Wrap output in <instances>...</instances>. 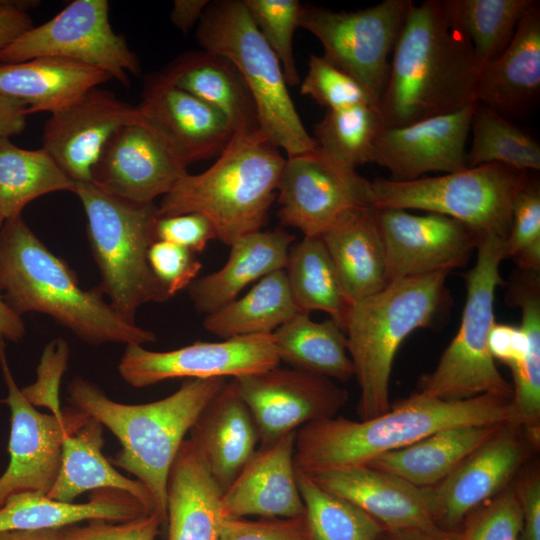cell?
Listing matches in <instances>:
<instances>
[{"label": "cell", "mask_w": 540, "mask_h": 540, "mask_svg": "<svg viewBox=\"0 0 540 540\" xmlns=\"http://www.w3.org/2000/svg\"><path fill=\"white\" fill-rule=\"evenodd\" d=\"M378 102L385 128L459 110L476 101L480 66L446 0L413 1Z\"/></svg>", "instance_id": "cell-1"}, {"label": "cell", "mask_w": 540, "mask_h": 540, "mask_svg": "<svg viewBox=\"0 0 540 540\" xmlns=\"http://www.w3.org/2000/svg\"><path fill=\"white\" fill-rule=\"evenodd\" d=\"M512 423L511 397L492 394L442 400L415 392L381 415L360 421L334 416L296 431V473L314 475L367 465L442 429Z\"/></svg>", "instance_id": "cell-2"}, {"label": "cell", "mask_w": 540, "mask_h": 540, "mask_svg": "<svg viewBox=\"0 0 540 540\" xmlns=\"http://www.w3.org/2000/svg\"><path fill=\"white\" fill-rule=\"evenodd\" d=\"M0 292L18 315L45 314L90 345L144 346L157 339L106 302L98 287L83 289L74 271L22 216L5 220L0 228Z\"/></svg>", "instance_id": "cell-3"}, {"label": "cell", "mask_w": 540, "mask_h": 540, "mask_svg": "<svg viewBox=\"0 0 540 540\" xmlns=\"http://www.w3.org/2000/svg\"><path fill=\"white\" fill-rule=\"evenodd\" d=\"M227 378L188 379L171 395L144 404L120 403L93 382L74 377L67 387L69 406L108 428L121 449L112 465L131 473L150 492L167 524V482L172 463L197 417Z\"/></svg>", "instance_id": "cell-4"}, {"label": "cell", "mask_w": 540, "mask_h": 540, "mask_svg": "<svg viewBox=\"0 0 540 540\" xmlns=\"http://www.w3.org/2000/svg\"><path fill=\"white\" fill-rule=\"evenodd\" d=\"M285 159L262 131L234 134L212 166L187 173L161 198L158 216L201 214L231 246L267 224Z\"/></svg>", "instance_id": "cell-5"}, {"label": "cell", "mask_w": 540, "mask_h": 540, "mask_svg": "<svg viewBox=\"0 0 540 540\" xmlns=\"http://www.w3.org/2000/svg\"><path fill=\"white\" fill-rule=\"evenodd\" d=\"M449 272L401 279L352 304L344 331L360 389L358 413L366 420L390 408L393 361L404 339L438 316L448 301Z\"/></svg>", "instance_id": "cell-6"}, {"label": "cell", "mask_w": 540, "mask_h": 540, "mask_svg": "<svg viewBox=\"0 0 540 540\" xmlns=\"http://www.w3.org/2000/svg\"><path fill=\"white\" fill-rule=\"evenodd\" d=\"M202 50L227 58L254 99L261 131L287 156L316 148L289 95L281 63L252 21L243 0L210 1L197 24Z\"/></svg>", "instance_id": "cell-7"}, {"label": "cell", "mask_w": 540, "mask_h": 540, "mask_svg": "<svg viewBox=\"0 0 540 540\" xmlns=\"http://www.w3.org/2000/svg\"><path fill=\"white\" fill-rule=\"evenodd\" d=\"M73 193L86 215L88 241L101 276L98 288L109 303L135 321L141 306L171 298L148 262L157 206L111 196L91 183H75Z\"/></svg>", "instance_id": "cell-8"}, {"label": "cell", "mask_w": 540, "mask_h": 540, "mask_svg": "<svg viewBox=\"0 0 540 540\" xmlns=\"http://www.w3.org/2000/svg\"><path fill=\"white\" fill-rule=\"evenodd\" d=\"M474 267L465 274L466 301L459 329L435 369L421 376L417 393L442 400L492 394L512 397V385L496 367L488 346L494 320L495 291L504 282L500 264L505 239L480 237Z\"/></svg>", "instance_id": "cell-9"}, {"label": "cell", "mask_w": 540, "mask_h": 540, "mask_svg": "<svg viewBox=\"0 0 540 540\" xmlns=\"http://www.w3.org/2000/svg\"><path fill=\"white\" fill-rule=\"evenodd\" d=\"M528 172L501 164H484L436 177L411 181H370L375 209L421 210L453 218L478 236L506 240L517 193Z\"/></svg>", "instance_id": "cell-10"}, {"label": "cell", "mask_w": 540, "mask_h": 540, "mask_svg": "<svg viewBox=\"0 0 540 540\" xmlns=\"http://www.w3.org/2000/svg\"><path fill=\"white\" fill-rule=\"evenodd\" d=\"M411 0H384L357 11L303 5L299 28L314 35L325 57L379 102Z\"/></svg>", "instance_id": "cell-11"}, {"label": "cell", "mask_w": 540, "mask_h": 540, "mask_svg": "<svg viewBox=\"0 0 540 540\" xmlns=\"http://www.w3.org/2000/svg\"><path fill=\"white\" fill-rule=\"evenodd\" d=\"M68 58L106 72L122 85L140 64L126 40L109 20L107 0H74L53 18L31 28L0 51V63H20L33 58Z\"/></svg>", "instance_id": "cell-12"}, {"label": "cell", "mask_w": 540, "mask_h": 540, "mask_svg": "<svg viewBox=\"0 0 540 540\" xmlns=\"http://www.w3.org/2000/svg\"><path fill=\"white\" fill-rule=\"evenodd\" d=\"M0 366L7 388L4 402L10 410L9 462L0 476V508L17 493L47 494L61 466L63 439L92 418L66 406L61 415L45 414L22 395L9 367L5 348L0 350Z\"/></svg>", "instance_id": "cell-13"}, {"label": "cell", "mask_w": 540, "mask_h": 540, "mask_svg": "<svg viewBox=\"0 0 540 540\" xmlns=\"http://www.w3.org/2000/svg\"><path fill=\"white\" fill-rule=\"evenodd\" d=\"M280 362L271 333L196 341L170 351L126 345L117 369L126 383L144 388L176 378H238L277 367Z\"/></svg>", "instance_id": "cell-14"}, {"label": "cell", "mask_w": 540, "mask_h": 540, "mask_svg": "<svg viewBox=\"0 0 540 540\" xmlns=\"http://www.w3.org/2000/svg\"><path fill=\"white\" fill-rule=\"evenodd\" d=\"M277 196L280 223L304 237H320L344 213L372 206L370 181L332 162L317 147L287 156Z\"/></svg>", "instance_id": "cell-15"}, {"label": "cell", "mask_w": 540, "mask_h": 540, "mask_svg": "<svg viewBox=\"0 0 540 540\" xmlns=\"http://www.w3.org/2000/svg\"><path fill=\"white\" fill-rule=\"evenodd\" d=\"M233 379L255 421L259 446L336 416L348 401L347 390L333 380L295 368L277 366Z\"/></svg>", "instance_id": "cell-16"}, {"label": "cell", "mask_w": 540, "mask_h": 540, "mask_svg": "<svg viewBox=\"0 0 540 540\" xmlns=\"http://www.w3.org/2000/svg\"><path fill=\"white\" fill-rule=\"evenodd\" d=\"M531 448L534 447L520 427L503 424L444 479L426 487L437 526L456 531L473 509L513 482Z\"/></svg>", "instance_id": "cell-17"}, {"label": "cell", "mask_w": 540, "mask_h": 540, "mask_svg": "<svg viewBox=\"0 0 540 540\" xmlns=\"http://www.w3.org/2000/svg\"><path fill=\"white\" fill-rule=\"evenodd\" d=\"M187 167L140 115L107 141L92 169L91 184L111 196L151 204L171 191Z\"/></svg>", "instance_id": "cell-18"}, {"label": "cell", "mask_w": 540, "mask_h": 540, "mask_svg": "<svg viewBox=\"0 0 540 540\" xmlns=\"http://www.w3.org/2000/svg\"><path fill=\"white\" fill-rule=\"evenodd\" d=\"M376 213L390 283L462 267L480 239L468 226L445 215L403 209H376Z\"/></svg>", "instance_id": "cell-19"}, {"label": "cell", "mask_w": 540, "mask_h": 540, "mask_svg": "<svg viewBox=\"0 0 540 540\" xmlns=\"http://www.w3.org/2000/svg\"><path fill=\"white\" fill-rule=\"evenodd\" d=\"M139 117L137 106L95 87L51 114L44 124L42 148L74 183H91L92 169L107 141Z\"/></svg>", "instance_id": "cell-20"}, {"label": "cell", "mask_w": 540, "mask_h": 540, "mask_svg": "<svg viewBox=\"0 0 540 540\" xmlns=\"http://www.w3.org/2000/svg\"><path fill=\"white\" fill-rule=\"evenodd\" d=\"M476 104L406 126L384 128L375 143L372 163L386 168L394 181L467 169L466 144Z\"/></svg>", "instance_id": "cell-21"}, {"label": "cell", "mask_w": 540, "mask_h": 540, "mask_svg": "<svg viewBox=\"0 0 540 540\" xmlns=\"http://www.w3.org/2000/svg\"><path fill=\"white\" fill-rule=\"evenodd\" d=\"M137 108L142 119L187 165L218 157L234 136L218 110L166 82L158 73L145 82Z\"/></svg>", "instance_id": "cell-22"}, {"label": "cell", "mask_w": 540, "mask_h": 540, "mask_svg": "<svg viewBox=\"0 0 540 540\" xmlns=\"http://www.w3.org/2000/svg\"><path fill=\"white\" fill-rule=\"evenodd\" d=\"M296 431L259 446L221 495L225 518L297 517L305 514L294 466Z\"/></svg>", "instance_id": "cell-23"}, {"label": "cell", "mask_w": 540, "mask_h": 540, "mask_svg": "<svg viewBox=\"0 0 540 540\" xmlns=\"http://www.w3.org/2000/svg\"><path fill=\"white\" fill-rule=\"evenodd\" d=\"M309 477L324 490L361 508L386 531L439 528L430 511L426 488L393 474L361 465Z\"/></svg>", "instance_id": "cell-24"}, {"label": "cell", "mask_w": 540, "mask_h": 540, "mask_svg": "<svg viewBox=\"0 0 540 540\" xmlns=\"http://www.w3.org/2000/svg\"><path fill=\"white\" fill-rule=\"evenodd\" d=\"M189 434L223 493L259 443L255 421L233 378L204 407Z\"/></svg>", "instance_id": "cell-25"}, {"label": "cell", "mask_w": 540, "mask_h": 540, "mask_svg": "<svg viewBox=\"0 0 540 540\" xmlns=\"http://www.w3.org/2000/svg\"><path fill=\"white\" fill-rule=\"evenodd\" d=\"M352 304L389 285L383 237L372 206L344 213L321 236Z\"/></svg>", "instance_id": "cell-26"}, {"label": "cell", "mask_w": 540, "mask_h": 540, "mask_svg": "<svg viewBox=\"0 0 540 540\" xmlns=\"http://www.w3.org/2000/svg\"><path fill=\"white\" fill-rule=\"evenodd\" d=\"M539 93L540 5L534 1L505 50L480 70L476 101L500 114H520Z\"/></svg>", "instance_id": "cell-27"}, {"label": "cell", "mask_w": 540, "mask_h": 540, "mask_svg": "<svg viewBox=\"0 0 540 540\" xmlns=\"http://www.w3.org/2000/svg\"><path fill=\"white\" fill-rule=\"evenodd\" d=\"M166 82L218 110L234 134L261 131L254 99L237 68L227 58L205 50L188 51L160 73Z\"/></svg>", "instance_id": "cell-28"}, {"label": "cell", "mask_w": 540, "mask_h": 540, "mask_svg": "<svg viewBox=\"0 0 540 540\" xmlns=\"http://www.w3.org/2000/svg\"><path fill=\"white\" fill-rule=\"evenodd\" d=\"M221 495L194 444L185 439L168 476V540H217L225 518Z\"/></svg>", "instance_id": "cell-29"}, {"label": "cell", "mask_w": 540, "mask_h": 540, "mask_svg": "<svg viewBox=\"0 0 540 540\" xmlns=\"http://www.w3.org/2000/svg\"><path fill=\"white\" fill-rule=\"evenodd\" d=\"M295 236L283 229L257 231L230 246L226 263L188 287L197 312L209 314L233 301L249 284L285 269Z\"/></svg>", "instance_id": "cell-30"}, {"label": "cell", "mask_w": 540, "mask_h": 540, "mask_svg": "<svg viewBox=\"0 0 540 540\" xmlns=\"http://www.w3.org/2000/svg\"><path fill=\"white\" fill-rule=\"evenodd\" d=\"M110 79L99 68L62 57L0 64V94L23 101L29 115L62 110Z\"/></svg>", "instance_id": "cell-31"}, {"label": "cell", "mask_w": 540, "mask_h": 540, "mask_svg": "<svg viewBox=\"0 0 540 540\" xmlns=\"http://www.w3.org/2000/svg\"><path fill=\"white\" fill-rule=\"evenodd\" d=\"M91 495L86 503H67L36 492L14 494L0 508V532L63 529L94 519L124 522L150 514L137 499L122 491L101 489Z\"/></svg>", "instance_id": "cell-32"}, {"label": "cell", "mask_w": 540, "mask_h": 540, "mask_svg": "<svg viewBox=\"0 0 540 540\" xmlns=\"http://www.w3.org/2000/svg\"><path fill=\"white\" fill-rule=\"evenodd\" d=\"M104 426L91 419L62 442L61 466L49 498L72 503L86 491L114 489L130 494L150 513L154 500L147 488L137 479L118 472L102 453Z\"/></svg>", "instance_id": "cell-33"}, {"label": "cell", "mask_w": 540, "mask_h": 540, "mask_svg": "<svg viewBox=\"0 0 540 540\" xmlns=\"http://www.w3.org/2000/svg\"><path fill=\"white\" fill-rule=\"evenodd\" d=\"M500 426L462 425L442 429L406 447L383 454L367 465L415 486L431 487L444 479Z\"/></svg>", "instance_id": "cell-34"}, {"label": "cell", "mask_w": 540, "mask_h": 540, "mask_svg": "<svg viewBox=\"0 0 540 540\" xmlns=\"http://www.w3.org/2000/svg\"><path fill=\"white\" fill-rule=\"evenodd\" d=\"M507 300L521 309L520 327L528 339L524 360L511 370L512 424L519 426L531 445L540 444V278L539 272L519 270Z\"/></svg>", "instance_id": "cell-35"}, {"label": "cell", "mask_w": 540, "mask_h": 540, "mask_svg": "<svg viewBox=\"0 0 540 540\" xmlns=\"http://www.w3.org/2000/svg\"><path fill=\"white\" fill-rule=\"evenodd\" d=\"M272 334L280 361L292 368L341 382L355 376L345 331L331 318L316 322L299 312Z\"/></svg>", "instance_id": "cell-36"}, {"label": "cell", "mask_w": 540, "mask_h": 540, "mask_svg": "<svg viewBox=\"0 0 540 540\" xmlns=\"http://www.w3.org/2000/svg\"><path fill=\"white\" fill-rule=\"evenodd\" d=\"M299 312L283 269L264 276L242 297L205 315L202 324L221 339L271 334Z\"/></svg>", "instance_id": "cell-37"}, {"label": "cell", "mask_w": 540, "mask_h": 540, "mask_svg": "<svg viewBox=\"0 0 540 540\" xmlns=\"http://www.w3.org/2000/svg\"><path fill=\"white\" fill-rule=\"evenodd\" d=\"M284 270L299 311H323L344 330L352 305L321 237H304L292 245Z\"/></svg>", "instance_id": "cell-38"}, {"label": "cell", "mask_w": 540, "mask_h": 540, "mask_svg": "<svg viewBox=\"0 0 540 540\" xmlns=\"http://www.w3.org/2000/svg\"><path fill=\"white\" fill-rule=\"evenodd\" d=\"M75 183L43 149L28 150L0 138V214L18 218L33 200L56 191L73 192Z\"/></svg>", "instance_id": "cell-39"}, {"label": "cell", "mask_w": 540, "mask_h": 540, "mask_svg": "<svg viewBox=\"0 0 540 540\" xmlns=\"http://www.w3.org/2000/svg\"><path fill=\"white\" fill-rule=\"evenodd\" d=\"M385 128L378 104L327 110L314 127L317 149L349 170L372 163L375 143Z\"/></svg>", "instance_id": "cell-40"}, {"label": "cell", "mask_w": 540, "mask_h": 540, "mask_svg": "<svg viewBox=\"0 0 540 540\" xmlns=\"http://www.w3.org/2000/svg\"><path fill=\"white\" fill-rule=\"evenodd\" d=\"M468 168L501 164L521 171L540 170V146L502 114L477 102L470 125Z\"/></svg>", "instance_id": "cell-41"}, {"label": "cell", "mask_w": 540, "mask_h": 540, "mask_svg": "<svg viewBox=\"0 0 540 540\" xmlns=\"http://www.w3.org/2000/svg\"><path fill=\"white\" fill-rule=\"evenodd\" d=\"M534 1L446 0V3L470 40L482 69L505 50Z\"/></svg>", "instance_id": "cell-42"}, {"label": "cell", "mask_w": 540, "mask_h": 540, "mask_svg": "<svg viewBox=\"0 0 540 540\" xmlns=\"http://www.w3.org/2000/svg\"><path fill=\"white\" fill-rule=\"evenodd\" d=\"M312 540H382L386 530L353 503L316 484L308 475L296 473Z\"/></svg>", "instance_id": "cell-43"}, {"label": "cell", "mask_w": 540, "mask_h": 540, "mask_svg": "<svg viewBox=\"0 0 540 540\" xmlns=\"http://www.w3.org/2000/svg\"><path fill=\"white\" fill-rule=\"evenodd\" d=\"M258 31L279 59L287 85L300 84L293 38L303 5L298 0H243Z\"/></svg>", "instance_id": "cell-44"}, {"label": "cell", "mask_w": 540, "mask_h": 540, "mask_svg": "<svg viewBox=\"0 0 540 540\" xmlns=\"http://www.w3.org/2000/svg\"><path fill=\"white\" fill-rule=\"evenodd\" d=\"M522 510L513 482L473 509L455 531L457 540H518Z\"/></svg>", "instance_id": "cell-45"}, {"label": "cell", "mask_w": 540, "mask_h": 540, "mask_svg": "<svg viewBox=\"0 0 540 540\" xmlns=\"http://www.w3.org/2000/svg\"><path fill=\"white\" fill-rule=\"evenodd\" d=\"M505 257L512 258L519 270L539 272L540 189L530 181L517 193L513 202Z\"/></svg>", "instance_id": "cell-46"}, {"label": "cell", "mask_w": 540, "mask_h": 540, "mask_svg": "<svg viewBox=\"0 0 540 540\" xmlns=\"http://www.w3.org/2000/svg\"><path fill=\"white\" fill-rule=\"evenodd\" d=\"M300 93L311 97L327 110L362 104H378L354 78L323 56L310 55L308 71L300 82Z\"/></svg>", "instance_id": "cell-47"}, {"label": "cell", "mask_w": 540, "mask_h": 540, "mask_svg": "<svg viewBox=\"0 0 540 540\" xmlns=\"http://www.w3.org/2000/svg\"><path fill=\"white\" fill-rule=\"evenodd\" d=\"M70 349L63 338L46 344L36 370L34 383L21 388L24 398L34 407H45L51 414L61 415L60 384L68 368Z\"/></svg>", "instance_id": "cell-48"}, {"label": "cell", "mask_w": 540, "mask_h": 540, "mask_svg": "<svg viewBox=\"0 0 540 540\" xmlns=\"http://www.w3.org/2000/svg\"><path fill=\"white\" fill-rule=\"evenodd\" d=\"M148 262L170 297L187 288L201 269V263L193 252L166 241H155L150 246Z\"/></svg>", "instance_id": "cell-49"}, {"label": "cell", "mask_w": 540, "mask_h": 540, "mask_svg": "<svg viewBox=\"0 0 540 540\" xmlns=\"http://www.w3.org/2000/svg\"><path fill=\"white\" fill-rule=\"evenodd\" d=\"M217 540H312L306 516L224 518Z\"/></svg>", "instance_id": "cell-50"}, {"label": "cell", "mask_w": 540, "mask_h": 540, "mask_svg": "<svg viewBox=\"0 0 540 540\" xmlns=\"http://www.w3.org/2000/svg\"><path fill=\"white\" fill-rule=\"evenodd\" d=\"M155 512L124 522L94 519L87 524L62 529L65 540H155L163 527Z\"/></svg>", "instance_id": "cell-51"}, {"label": "cell", "mask_w": 540, "mask_h": 540, "mask_svg": "<svg viewBox=\"0 0 540 540\" xmlns=\"http://www.w3.org/2000/svg\"><path fill=\"white\" fill-rule=\"evenodd\" d=\"M153 232L155 241L170 242L193 253L202 252L210 240L216 239L212 224L198 213L157 216Z\"/></svg>", "instance_id": "cell-52"}, {"label": "cell", "mask_w": 540, "mask_h": 540, "mask_svg": "<svg viewBox=\"0 0 540 540\" xmlns=\"http://www.w3.org/2000/svg\"><path fill=\"white\" fill-rule=\"evenodd\" d=\"M524 471L513 482L522 510L518 540H540V472L536 466Z\"/></svg>", "instance_id": "cell-53"}, {"label": "cell", "mask_w": 540, "mask_h": 540, "mask_svg": "<svg viewBox=\"0 0 540 540\" xmlns=\"http://www.w3.org/2000/svg\"><path fill=\"white\" fill-rule=\"evenodd\" d=\"M488 346L494 360L512 369L524 360L528 339L520 326L494 322L489 332Z\"/></svg>", "instance_id": "cell-54"}, {"label": "cell", "mask_w": 540, "mask_h": 540, "mask_svg": "<svg viewBox=\"0 0 540 540\" xmlns=\"http://www.w3.org/2000/svg\"><path fill=\"white\" fill-rule=\"evenodd\" d=\"M38 3V1L0 0V51L33 28L27 9L35 7Z\"/></svg>", "instance_id": "cell-55"}, {"label": "cell", "mask_w": 540, "mask_h": 540, "mask_svg": "<svg viewBox=\"0 0 540 540\" xmlns=\"http://www.w3.org/2000/svg\"><path fill=\"white\" fill-rule=\"evenodd\" d=\"M28 115V106L23 101L0 94V138L22 133Z\"/></svg>", "instance_id": "cell-56"}, {"label": "cell", "mask_w": 540, "mask_h": 540, "mask_svg": "<svg viewBox=\"0 0 540 540\" xmlns=\"http://www.w3.org/2000/svg\"><path fill=\"white\" fill-rule=\"evenodd\" d=\"M210 1L175 0L170 12L171 23L181 32L187 33L200 21Z\"/></svg>", "instance_id": "cell-57"}, {"label": "cell", "mask_w": 540, "mask_h": 540, "mask_svg": "<svg viewBox=\"0 0 540 540\" xmlns=\"http://www.w3.org/2000/svg\"><path fill=\"white\" fill-rule=\"evenodd\" d=\"M25 333L22 316L8 306L0 292V350L5 348L6 342H20Z\"/></svg>", "instance_id": "cell-58"}, {"label": "cell", "mask_w": 540, "mask_h": 540, "mask_svg": "<svg viewBox=\"0 0 540 540\" xmlns=\"http://www.w3.org/2000/svg\"><path fill=\"white\" fill-rule=\"evenodd\" d=\"M382 540H457L455 531L441 528L433 530L405 529L386 531Z\"/></svg>", "instance_id": "cell-59"}, {"label": "cell", "mask_w": 540, "mask_h": 540, "mask_svg": "<svg viewBox=\"0 0 540 540\" xmlns=\"http://www.w3.org/2000/svg\"><path fill=\"white\" fill-rule=\"evenodd\" d=\"M0 540H65L62 529L14 530L0 532Z\"/></svg>", "instance_id": "cell-60"}, {"label": "cell", "mask_w": 540, "mask_h": 540, "mask_svg": "<svg viewBox=\"0 0 540 540\" xmlns=\"http://www.w3.org/2000/svg\"><path fill=\"white\" fill-rule=\"evenodd\" d=\"M3 223H4V218H3L2 215L0 214V228H1V226L3 225Z\"/></svg>", "instance_id": "cell-61"}, {"label": "cell", "mask_w": 540, "mask_h": 540, "mask_svg": "<svg viewBox=\"0 0 540 540\" xmlns=\"http://www.w3.org/2000/svg\"><path fill=\"white\" fill-rule=\"evenodd\" d=\"M1 402V401H0Z\"/></svg>", "instance_id": "cell-62"}]
</instances>
